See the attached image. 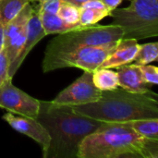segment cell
Masks as SVG:
<instances>
[{"label": "cell", "mask_w": 158, "mask_h": 158, "mask_svg": "<svg viewBox=\"0 0 158 158\" xmlns=\"http://www.w3.org/2000/svg\"><path fill=\"white\" fill-rule=\"evenodd\" d=\"M0 107L13 114L37 118L40 103L38 99L17 88L8 77L0 84Z\"/></svg>", "instance_id": "obj_7"}, {"label": "cell", "mask_w": 158, "mask_h": 158, "mask_svg": "<svg viewBox=\"0 0 158 158\" xmlns=\"http://www.w3.org/2000/svg\"><path fill=\"white\" fill-rule=\"evenodd\" d=\"M111 11L109 9H95L81 7L80 23L83 27H89L97 24L100 20L109 16Z\"/></svg>", "instance_id": "obj_19"}, {"label": "cell", "mask_w": 158, "mask_h": 158, "mask_svg": "<svg viewBox=\"0 0 158 158\" xmlns=\"http://www.w3.org/2000/svg\"><path fill=\"white\" fill-rule=\"evenodd\" d=\"M37 120L50 136L45 158H76L82 141L103 122L83 116L72 106L39 100Z\"/></svg>", "instance_id": "obj_1"}, {"label": "cell", "mask_w": 158, "mask_h": 158, "mask_svg": "<svg viewBox=\"0 0 158 158\" xmlns=\"http://www.w3.org/2000/svg\"><path fill=\"white\" fill-rule=\"evenodd\" d=\"M34 7L32 6L31 2L27 3L25 6L20 10V12L5 26V44L8 42V40L20 29L27 25L28 20L31 16Z\"/></svg>", "instance_id": "obj_14"}, {"label": "cell", "mask_w": 158, "mask_h": 158, "mask_svg": "<svg viewBox=\"0 0 158 158\" xmlns=\"http://www.w3.org/2000/svg\"><path fill=\"white\" fill-rule=\"evenodd\" d=\"M62 0H44L40 2L39 10L51 14H57Z\"/></svg>", "instance_id": "obj_22"}, {"label": "cell", "mask_w": 158, "mask_h": 158, "mask_svg": "<svg viewBox=\"0 0 158 158\" xmlns=\"http://www.w3.org/2000/svg\"><path fill=\"white\" fill-rule=\"evenodd\" d=\"M73 110L102 122H129L158 118L157 94H135L122 88L102 91L99 100L72 106Z\"/></svg>", "instance_id": "obj_3"}, {"label": "cell", "mask_w": 158, "mask_h": 158, "mask_svg": "<svg viewBox=\"0 0 158 158\" xmlns=\"http://www.w3.org/2000/svg\"><path fill=\"white\" fill-rule=\"evenodd\" d=\"M112 24L123 29V38L142 40L158 35V0H131L127 7L115 8Z\"/></svg>", "instance_id": "obj_4"}, {"label": "cell", "mask_w": 158, "mask_h": 158, "mask_svg": "<svg viewBox=\"0 0 158 158\" xmlns=\"http://www.w3.org/2000/svg\"><path fill=\"white\" fill-rule=\"evenodd\" d=\"M39 13H40L42 26L46 35L61 34V33H65L70 31L83 28V26H81V23H69L65 21L57 14L46 13V12L40 11V10H39Z\"/></svg>", "instance_id": "obj_13"}, {"label": "cell", "mask_w": 158, "mask_h": 158, "mask_svg": "<svg viewBox=\"0 0 158 158\" xmlns=\"http://www.w3.org/2000/svg\"><path fill=\"white\" fill-rule=\"evenodd\" d=\"M139 45L138 41L135 39H120L99 69H117L118 67L131 64L136 56Z\"/></svg>", "instance_id": "obj_12"}, {"label": "cell", "mask_w": 158, "mask_h": 158, "mask_svg": "<svg viewBox=\"0 0 158 158\" xmlns=\"http://www.w3.org/2000/svg\"><path fill=\"white\" fill-rule=\"evenodd\" d=\"M101 94L102 91L94 84L93 72L83 71L79 79L61 91L52 102L69 106H81L96 102L101 97Z\"/></svg>", "instance_id": "obj_8"}, {"label": "cell", "mask_w": 158, "mask_h": 158, "mask_svg": "<svg viewBox=\"0 0 158 158\" xmlns=\"http://www.w3.org/2000/svg\"><path fill=\"white\" fill-rule=\"evenodd\" d=\"M63 1L69 2V3H70V4H72V5L76 6L81 7L84 3H86V2L89 1V0H63Z\"/></svg>", "instance_id": "obj_27"}, {"label": "cell", "mask_w": 158, "mask_h": 158, "mask_svg": "<svg viewBox=\"0 0 158 158\" xmlns=\"http://www.w3.org/2000/svg\"><path fill=\"white\" fill-rule=\"evenodd\" d=\"M30 0H0V22L6 26Z\"/></svg>", "instance_id": "obj_16"}, {"label": "cell", "mask_w": 158, "mask_h": 158, "mask_svg": "<svg viewBox=\"0 0 158 158\" xmlns=\"http://www.w3.org/2000/svg\"><path fill=\"white\" fill-rule=\"evenodd\" d=\"M2 118L16 131L20 132L35 141L42 149L43 156L46 157L50 145V136L45 128L36 118L15 116L11 112L5 114Z\"/></svg>", "instance_id": "obj_9"}, {"label": "cell", "mask_w": 158, "mask_h": 158, "mask_svg": "<svg viewBox=\"0 0 158 158\" xmlns=\"http://www.w3.org/2000/svg\"><path fill=\"white\" fill-rule=\"evenodd\" d=\"M5 45V26L0 22V50L4 48Z\"/></svg>", "instance_id": "obj_26"}, {"label": "cell", "mask_w": 158, "mask_h": 158, "mask_svg": "<svg viewBox=\"0 0 158 158\" xmlns=\"http://www.w3.org/2000/svg\"><path fill=\"white\" fill-rule=\"evenodd\" d=\"M123 29L119 26L93 25L61 33L46 45L44 56L69 52L70 50L93 45H105L123 38Z\"/></svg>", "instance_id": "obj_5"}, {"label": "cell", "mask_w": 158, "mask_h": 158, "mask_svg": "<svg viewBox=\"0 0 158 158\" xmlns=\"http://www.w3.org/2000/svg\"><path fill=\"white\" fill-rule=\"evenodd\" d=\"M158 58V43H147L139 45V49L131 64L143 66L156 61Z\"/></svg>", "instance_id": "obj_18"}, {"label": "cell", "mask_w": 158, "mask_h": 158, "mask_svg": "<svg viewBox=\"0 0 158 158\" xmlns=\"http://www.w3.org/2000/svg\"><path fill=\"white\" fill-rule=\"evenodd\" d=\"M46 34L42 26L40 13L38 8H34L31 16L30 17L27 23V32L24 44L19 56L16 59L8 66V77L13 79L14 75L18 71V69L22 65L23 61L29 55V53L32 50V48L44 38Z\"/></svg>", "instance_id": "obj_10"}, {"label": "cell", "mask_w": 158, "mask_h": 158, "mask_svg": "<svg viewBox=\"0 0 158 158\" xmlns=\"http://www.w3.org/2000/svg\"><path fill=\"white\" fill-rule=\"evenodd\" d=\"M80 13L81 7L62 0L57 15L69 23H80Z\"/></svg>", "instance_id": "obj_20"}, {"label": "cell", "mask_w": 158, "mask_h": 158, "mask_svg": "<svg viewBox=\"0 0 158 158\" xmlns=\"http://www.w3.org/2000/svg\"><path fill=\"white\" fill-rule=\"evenodd\" d=\"M93 81L100 91H110L118 88V73L111 69H97L93 72Z\"/></svg>", "instance_id": "obj_15"}, {"label": "cell", "mask_w": 158, "mask_h": 158, "mask_svg": "<svg viewBox=\"0 0 158 158\" xmlns=\"http://www.w3.org/2000/svg\"><path fill=\"white\" fill-rule=\"evenodd\" d=\"M103 3H104V5L110 10V11H112L113 9H115V8H117L122 2H123V0H101Z\"/></svg>", "instance_id": "obj_25"}, {"label": "cell", "mask_w": 158, "mask_h": 158, "mask_svg": "<svg viewBox=\"0 0 158 158\" xmlns=\"http://www.w3.org/2000/svg\"><path fill=\"white\" fill-rule=\"evenodd\" d=\"M30 1H31H31H37V2L40 3V2H42V1H44V0H30Z\"/></svg>", "instance_id": "obj_28"}, {"label": "cell", "mask_w": 158, "mask_h": 158, "mask_svg": "<svg viewBox=\"0 0 158 158\" xmlns=\"http://www.w3.org/2000/svg\"><path fill=\"white\" fill-rule=\"evenodd\" d=\"M158 158V140L139 135L128 122H103L81 143L78 158Z\"/></svg>", "instance_id": "obj_2"}, {"label": "cell", "mask_w": 158, "mask_h": 158, "mask_svg": "<svg viewBox=\"0 0 158 158\" xmlns=\"http://www.w3.org/2000/svg\"><path fill=\"white\" fill-rule=\"evenodd\" d=\"M128 124L141 136L158 140V118H145L129 121Z\"/></svg>", "instance_id": "obj_17"}, {"label": "cell", "mask_w": 158, "mask_h": 158, "mask_svg": "<svg viewBox=\"0 0 158 158\" xmlns=\"http://www.w3.org/2000/svg\"><path fill=\"white\" fill-rule=\"evenodd\" d=\"M81 7L95 8V9H108L101 0H89L86 3H84Z\"/></svg>", "instance_id": "obj_24"}, {"label": "cell", "mask_w": 158, "mask_h": 158, "mask_svg": "<svg viewBox=\"0 0 158 158\" xmlns=\"http://www.w3.org/2000/svg\"><path fill=\"white\" fill-rule=\"evenodd\" d=\"M8 59L6 49L0 50V84L8 78Z\"/></svg>", "instance_id": "obj_23"}, {"label": "cell", "mask_w": 158, "mask_h": 158, "mask_svg": "<svg viewBox=\"0 0 158 158\" xmlns=\"http://www.w3.org/2000/svg\"><path fill=\"white\" fill-rule=\"evenodd\" d=\"M142 73L143 79L148 85H157L158 84V69L152 65H143L138 66Z\"/></svg>", "instance_id": "obj_21"}, {"label": "cell", "mask_w": 158, "mask_h": 158, "mask_svg": "<svg viewBox=\"0 0 158 158\" xmlns=\"http://www.w3.org/2000/svg\"><path fill=\"white\" fill-rule=\"evenodd\" d=\"M118 41L105 45L82 46L52 56H44L42 63L43 71L46 73L64 68H77L94 72L114 50Z\"/></svg>", "instance_id": "obj_6"}, {"label": "cell", "mask_w": 158, "mask_h": 158, "mask_svg": "<svg viewBox=\"0 0 158 158\" xmlns=\"http://www.w3.org/2000/svg\"><path fill=\"white\" fill-rule=\"evenodd\" d=\"M118 87L135 94H156L150 90L149 85L143 79L139 67L133 64H126L117 68Z\"/></svg>", "instance_id": "obj_11"}]
</instances>
